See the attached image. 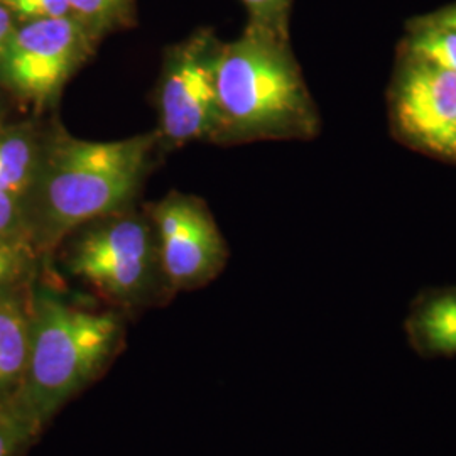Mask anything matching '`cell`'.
Returning <instances> with one entry per match:
<instances>
[{
    "label": "cell",
    "mask_w": 456,
    "mask_h": 456,
    "mask_svg": "<svg viewBox=\"0 0 456 456\" xmlns=\"http://www.w3.org/2000/svg\"><path fill=\"white\" fill-rule=\"evenodd\" d=\"M156 132L120 141H86L56 131L43 147L36 188V225L45 244L98 218L127 212L142 188Z\"/></svg>",
    "instance_id": "cell-2"
},
{
    "label": "cell",
    "mask_w": 456,
    "mask_h": 456,
    "mask_svg": "<svg viewBox=\"0 0 456 456\" xmlns=\"http://www.w3.org/2000/svg\"><path fill=\"white\" fill-rule=\"evenodd\" d=\"M24 252L12 240H0V291L16 281L24 269Z\"/></svg>",
    "instance_id": "cell-17"
},
{
    "label": "cell",
    "mask_w": 456,
    "mask_h": 456,
    "mask_svg": "<svg viewBox=\"0 0 456 456\" xmlns=\"http://www.w3.org/2000/svg\"><path fill=\"white\" fill-rule=\"evenodd\" d=\"M248 22L289 39V19L293 0H242Z\"/></svg>",
    "instance_id": "cell-14"
},
{
    "label": "cell",
    "mask_w": 456,
    "mask_h": 456,
    "mask_svg": "<svg viewBox=\"0 0 456 456\" xmlns=\"http://www.w3.org/2000/svg\"><path fill=\"white\" fill-rule=\"evenodd\" d=\"M401 56L456 75V29L435 22L429 16L416 19L403 43Z\"/></svg>",
    "instance_id": "cell-12"
},
{
    "label": "cell",
    "mask_w": 456,
    "mask_h": 456,
    "mask_svg": "<svg viewBox=\"0 0 456 456\" xmlns=\"http://www.w3.org/2000/svg\"><path fill=\"white\" fill-rule=\"evenodd\" d=\"M31 433L29 424L16 409L0 406V456H14L19 444Z\"/></svg>",
    "instance_id": "cell-16"
},
{
    "label": "cell",
    "mask_w": 456,
    "mask_h": 456,
    "mask_svg": "<svg viewBox=\"0 0 456 456\" xmlns=\"http://www.w3.org/2000/svg\"><path fill=\"white\" fill-rule=\"evenodd\" d=\"M31 346V318L14 299L0 297V391L17 386L26 374Z\"/></svg>",
    "instance_id": "cell-10"
},
{
    "label": "cell",
    "mask_w": 456,
    "mask_h": 456,
    "mask_svg": "<svg viewBox=\"0 0 456 456\" xmlns=\"http://www.w3.org/2000/svg\"><path fill=\"white\" fill-rule=\"evenodd\" d=\"M159 265L154 228L142 216L115 213L83 225L68 269L105 299L132 305L147 294Z\"/></svg>",
    "instance_id": "cell-4"
},
{
    "label": "cell",
    "mask_w": 456,
    "mask_h": 456,
    "mask_svg": "<svg viewBox=\"0 0 456 456\" xmlns=\"http://www.w3.org/2000/svg\"><path fill=\"white\" fill-rule=\"evenodd\" d=\"M95 48L73 16L22 22L0 53V82L17 97L46 107Z\"/></svg>",
    "instance_id": "cell-5"
},
{
    "label": "cell",
    "mask_w": 456,
    "mask_h": 456,
    "mask_svg": "<svg viewBox=\"0 0 456 456\" xmlns=\"http://www.w3.org/2000/svg\"><path fill=\"white\" fill-rule=\"evenodd\" d=\"M431 19L435 22H440L443 26H448V28H453L456 29V4L448 7V9H441L438 12L431 14Z\"/></svg>",
    "instance_id": "cell-20"
},
{
    "label": "cell",
    "mask_w": 456,
    "mask_h": 456,
    "mask_svg": "<svg viewBox=\"0 0 456 456\" xmlns=\"http://www.w3.org/2000/svg\"><path fill=\"white\" fill-rule=\"evenodd\" d=\"M406 331L412 348L426 359L456 355V288L421 294L411 308Z\"/></svg>",
    "instance_id": "cell-9"
},
{
    "label": "cell",
    "mask_w": 456,
    "mask_h": 456,
    "mask_svg": "<svg viewBox=\"0 0 456 456\" xmlns=\"http://www.w3.org/2000/svg\"><path fill=\"white\" fill-rule=\"evenodd\" d=\"M151 220L159 267L175 289L203 286L224 269L227 244L203 200L171 191L152 205Z\"/></svg>",
    "instance_id": "cell-8"
},
{
    "label": "cell",
    "mask_w": 456,
    "mask_h": 456,
    "mask_svg": "<svg viewBox=\"0 0 456 456\" xmlns=\"http://www.w3.org/2000/svg\"><path fill=\"white\" fill-rule=\"evenodd\" d=\"M69 14L100 43L105 36L131 29L137 20L135 0H68Z\"/></svg>",
    "instance_id": "cell-13"
},
{
    "label": "cell",
    "mask_w": 456,
    "mask_h": 456,
    "mask_svg": "<svg viewBox=\"0 0 456 456\" xmlns=\"http://www.w3.org/2000/svg\"><path fill=\"white\" fill-rule=\"evenodd\" d=\"M392 132L419 152L456 163V75L401 56L389 88Z\"/></svg>",
    "instance_id": "cell-7"
},
{
    "label": "cell",
    "mask_w": 456,
    "mask_h": 456,
    "mask_svg": "<svg viewBox=\"0 0 456 456\" xmlns=\"http://www.w3.org/2000/svg\"><path fill=\"white\" fill-rule=\"evenodd\" d=\"M220 41L210 29H201L167 48L158 83V144L166 149L210 141L216 90L215 68Z\"/></svg>",
    "instance_id": "cell-6"
},
{
    "label": "cell",
    "mask_w": 456,
    "mask_h": 456,
    "mask_svg": "<svg viewBox=\"0 0 456 456\" xmlns=\"http://www.w3.org/2000/svg\"><path fill=\"white\" fill-rule=\"evenodd\" d=\"M215 90V144L310 141L322 129L289 39L267 29L247 24L220 45Z\"/></svg>",
    "instance_id": "cell-1"
},
{
    "label": "cell",
    "mask_w": 456,
    "mask_h": 456,
    "mask_svg": "<svg viewBox=\"0 0 456 456\" xmlns=\"http://www.w3.org/2000/svg\"><path fill=\"white\" fill-rule=\"evenodd\" d=\"M31 346L19 403L12 408L31 431L86 386L114 354L118 320L41 294L34 303Z\"/></svg>",
    "instance_id": "cell-3"
},
{
    "label": "cell",
    "mask_w": 456,
    "mask_h": 456,
    "mask_svg": "<svg viewBox=\"0 0 456 456\" xmlns=\"http://www.w3.org/2000/svg\"><path fill=\"white\" fill-rule=\"evenodd\" d=\"M43 147L22 129L0 132V193L24 195L33 186Z\"/></svg>",
    "instance_id": "cell-11"
},
{
    "label": "cell",
    "mask_w": 456,
    "mask_h": 456,
    "mask_svg": "<svg viewBox=\"0 0 456 456\" xmlns=\"http://www.w3.org/2000/svg\"><path fill=\"white\" fill-rule=\"evenodd\" d=\"M16 20H39L71 16L68 0H0Z\"/></svg>",
    "instance_id": "cell-15"
},
{
    "label": "cell",
    "mask_w": 456,
    "mask_h": 456,
    "mask_svg": "<svg viewBox=\"0 0 456 456\" xmlns=\"http://www.w3.org/2000/svg\"><path fill=\"white\" fill-rule=\"evenodd\" d=\"M16 29V19L0 4V53Z\"/></svg>",
    "instance_id": "cell-19"
},
{
    "label": "cell",
    "mask_w": 456,
    "mask_h": 456,
    "mask_svg": "<svg viewBox=\"0 0 456 456\" xmlns=\"http://www.w3.org/2000/svg\"><path fill=\"white\" fill-rule=\"evenodd\" d=\"M20 225L17 198L0 193V240H11Z\"/></svg>",
    "instance_id": "cell-18"
}]
</instances>
